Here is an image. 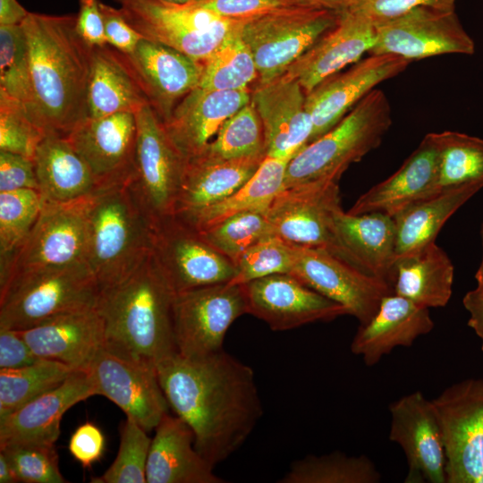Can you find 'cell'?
I'll return each mask as SVG.
<instances>
[{"label": "cell", "instance_id": "1", "mask_svg": "<svg viewBox=\"0 0 483 483\" xmlns=\"http://www.w3.org/2000/svg\"><path fill=\"white\" fill-rule=\"evenodd\" d=\"M157 371L169 407L213 467L245 443L263 416L253 369L224 349L196 358L176 352L157 362Z\"/></svg>", "mask_w": 483, "mask_h": 483}, {"label": "cell", "instance_id": "2", "mask_svg": "<svg viewBox=\"0 0 483 483\" xmlns=\"http://www.w3.org/2000/svg\"><path fill=\"white\" fill-rule=\"evenodd\" d=\"M29 49L31 121L45 133L67 137L88 116L92 47L76 30V15L30 12L21 23Z\"/></svg>", "mask_w": 483, "mask_h": 483}, {"label": "cell", "instance_id": "3", "mask_svg": "<svg viewBox=\"0 0 483 483\" xmlns=\"http://www.w3.org/2000/svg\"><path fill=\"white\" fill-rule=\"evenodd\" d=\"M174 295L151 252L125 278L100 291L97 309L105 324L104 346L156 366L176 353Z\"/></svg>", "mask_w": 483, "mask_h": 483}, {"label": "cell", "instance_id": "4", "mask_svg": "<svg viewBox=\"0 0 483 483\" xmlns=\"http://www.w3.org/2000/svg\"><path fill=\"white\" fill-rule=\"evenodd\" d=\"M86 218V263L100 291L122 281L152 252L153 223L128 183L89 196Z\"/></svg>", "mask_w": 483, "mask_h": 483}, {"label": "cell", "instance_id": "5", "mask_svg": "<svg viewBox=\"0 0 483 483\" xmlns=\"http://www.w3.org/2000/svg\"><path fill=\"white\" fill-rule=\"evenodd\" d=\"M393 123L386 95L378 89L362 98L334 128L289 162L284 189L339 182L348 167L378 148Z\"/></svg>", "mask_w": 483, "mask_h": 483}, {"label": "cell", "instance_id": "6", "mask_svg": "<svg viewBox=\"0 0 483 483\" xmlns=\"http://www.w3.org/2000/svg\"><path fill=\"white\" fill-rule=\"evenodd\" d=\"M99 293L85 262L20 272L0 285V327L25 330L60 314L96 307Z\"/></svg>", "mask_w": 483, "mask_h": 483}, {"label": "cell", "instance_id": "7", "mask_svg": "<svg viewBox=\"0 0 483 483\" xmlns=\"http://www.w3.org/2000/svg\"><path fill=\"white\" fill-rule=\"evenodd\" d=\"M338 182H318L284 189L265 215L274 236L284 242L326 250L368 274L336 230L335 216L342 208Z\"/></svg>", "mask_w": 483, "mask_h": 483}, {"label": "cell", "instance_id": "8", "mask_svg": "<svg viewBox=\"0 0 483 483\" xmlns=\"http://www.w3.org/2000/svg\"><path fill=\"white\" fill-rule=\"evenodd\" d=\"M340 13L296 7L243 20L241 35L253 55L258 84L284 75L291 64L335 26Z\"/></svg>", "mask_w": 483, "mask_h": 483}, {"label": "cell", "instance_id": "9", "mask_svg": "<svg viewBox=\"0 0 483 483\" xmlns=\"http://www.w3.org/2000/svg\"><path fill=\"white\" fill-rule=\"evenodd\" d=\"M134 174L128 186L153 225L175 214L187 158L149 105L135 113Z\"/></svg>", "mask_w": 483, "mask_h": 483}, {"label": "cell", "instance_id": "10", "mask_svg": "<svg viewBox=\"0 0 483 483\" xmlns=\"http://www.w3.org/2000/svg\"><path fill=\"white\" fill-rule=\"evenodd\" d=\"M143 38L172 47L203 63L240 20L225 19L191 3L114 0Z\"/></svg>", "mask_w": 483, "mask_h": 483}, {"label": "cell", "instance_id": "11", "mask_svg": "<svg viewBox=\"0 0 483 483\" xmlns=\"http://www.w3.org/2000/svg\"><path fill=\"white\" fill-rule=\"evenodd\" d=\"M446 458V483H479L483 473V378L456 382L432 399Z\"/></svg>", "mask_w": 483, "mask_h": 483}, {"label": "cell", "instance_id": "12", "mask_svg": "<svg viewBox=\"0 0 483 483\" xmlns=\"http://www.w3.org/2000/svg\"><path fill=\"white\" fill-rule=\"evenodd\" d=\"M88 199L65 203L44 200L25 241L0 264V285L20 272L86 263Z\"/></svg>", "mask_w": 483, "mask_h": 483}, {"label": "cell", "instance_id": "13", "mask_svg": "<svg viewBox=\"0 0 483 483\" xmlns=\"http://www.w3.org/2000/svg\"><path fill=\"white\" fill-rule=\"evenodd\" d=\"M244 314L242 284H216L175 293L173 321L177 352L196 358L224 349L230 326Z\"/></svg>", "mask_w": 483, "mask_h": 483}, {"label": "cell", "instance_id": "14", "mask_svg": "<svg viewBox=\"0 0 483 483\" xmlns=\"http://www.w3.org/2000/svg\"><path fill=\"white\" fill-rule=\"evenodd\" d=\"M152 255L175 293L228 283L236 275L233 262L175 215L153 225Z\"/></svg>", "mask_w": 483, "mask_h": 483}, {"label": "cell", "instance_id": "15", "mask_svg": "<svg viewBox=\"0 0 483 483\" xmlns=\"http://www.w3.org/2000/svg\"><path fill=\"white\" fill-rule=\"evenodd\" d=\"M369 55H394L410 62L446 54L473 55L475 44L454 9L420 6L374 22Z\"/></svg>", "mask_w": 483, "mask_h": 483}, {"label": "cell", "instance_id": "16", "mask_svg": "<svg viewBox=\"0 0 483 483\" xmlns=\"http://www.w3.org/2000/svg\"><path fill=\"white\" fill-rule=\"evenodd\" d=\"M97 394L115 403L126 416L151 431L168 413L157 366L103 346L88 369Z\"/></svg>", "mask_w": 483, "mask_h": 483}, {"label": "cell", "instance_id": "17", "mask_svg": "<svg viewBox=\"0 0 483 483\" xmlns=\"http://www.w3.org/2000/svg\"><path fill=\"white\" fill-rule=\"evenodd\" d=\"M290 272L308 287L343 305L360 323H368L383 298L393 292L386 282L369 275L329 252L293 246Z\"/></svg>", "mask_w": 483, "mask_h": 483}, {"label": "cell", "instance_id": "18", "mask_svg": "<svg viewBox=\"0 0 483 483\" xmlns=\"http://www.w3.org/2000/svg\"><path fill=\"white\" fill-rule=\"evenodd\" d=\"M390 441L402 450L406 483H446V458L438 418L432 400L414 391L392 402Z\"/></svg>", "mask_w": 483, "mask_h": 483}, {"label": "cell", "instance_id": "19", "mask_svg": "<svg viewBox=\"0 0 483 483\" xmlns=\"http://www.w3.org/2000/svg\"><path fill=\"white\" fill-rule=\"evenodd\" d=\"M247 314L273 331H286L349 315L341 304L305 285L291 274H274L242 284Z\"/></svg>", "mask_w": 483, "mask_h": 483}, {"label": "cell", "instance_id": "20", "mask_svg": "<svg viewBox=\"0 0 483 483\" xmlns=\"http://www.w3.org/2000/svg\"><path fill=\"white\" fill-rule=\"evenodd\" d=\"M410 63L394 55H369L321 81L306 95L313 124L309 143L329 131L378 84L404 72Z\"/></svg>", "mask_w": 483, "mask_h": 483}, {"label": "cell", "instance_id": "21", "mask_svg": "<svg viewBox=\"0 0 483 483\" xmlns=\"http://www.w3.org/2000/svg\"><path fill=\"white\" fill-rule=\"evenodd\" d=\"M66 138L89 165L99 188L131 180L137 140L135 114L88 117Z\"/></svg>", "mask_w": 483, "mask_h": 483}, {"label": "cell", "instance_id": "22", "mask_svg": "<svg viewBox=\"0 0 483 483\" xmlns=\"http://www.w3.org/2000/svg\"><path fill=\"white\" fill-rule=\"evenodd\" d=\"M123 55L148 105L163 123L199 85L203 63L172 47L142 38L133 52Z\"/></svg>", "mask_w": 483, "mask_h": 483}, {"label": "cell", "instance_id": "23", "mask_svg": "<svg viewBox=\"0 0 483 483\" xmlns=\"http://www.w3.org/2000/svg\"><path fill=\"white\" fill-rule=\"evenodd\" d=\"M262 123L266 157L291 160L309 144L313 124L300 83L284 75L251 90Z\"/></svg>", "mask_w": 483, "mask_h": 483}, {"label": "cell", "instance_id": "24", "mask_svg": "<svg viewBox=\"0 0 483 483\" xmlns=\"http://www.w3.org/2000/svg\"><path fill=\"white\" fill-rule=\"evenodd\" d=\"M376 40L374 22L351 9L339 14L326 32L284 72L300 83L306 95L326 78L360 61Z\"/></svg>", "mask_w": 483, "mask_h": 483}, {"label": "cell", "instance_id": "25", "mask_svg": "<svg viewBox=\"0 0 483 483\" xmlns=\"http://www.w3.org/2000/svg\"><path fill=\"white\" fill-rule=\"evenodd\" d=\"M88 369L74 370L62 384L0 418V446L15 443L55 444L64 414L96 395Z\"/></svg>", "mask_w": 483, "mask_h": 483}, {"label": "cell", "instance_id": "26", "mask_svg": "<svg viewBox=\"0 0 483 483\" xmlns=\"http://www.w3.org/2000/svg\"><path fill=\"white\" fill-rule=\"evenodd\" d=\"M18 333L38 358L73 369H88L105 344V324L97 306L60 314Z\"/></svg>", "mask_w": 483, "mask_h": 483}, {"label": "cell", "instance_id": "27", "mask_svg": "<svg viewBox=\"0 0 483 483\" xmlns=\"http://www.w3.org/2000/svg\"><path fill=\"white\" fill-rule=\"evenodd\" d=\"M438 163L436 132L424 136L400 168L361 194L348 213L381 212L392 216L434 194Z\"/></svg>", "mask_w": 483, "mask_h": 483}, {"label": "cell", "instance_id": "28", "mask_svg": "<svg viewBox=\"0 0 483 483\" xmlns=\"http://www.w3.org/2000/svg\"><path fill=\"white\" fill-rule=\"evenodd\" d=\"M429 309L394 292L385 296L374 317L360 325L351 352L372 367L396 347H409L434 328Z\"/></svg>", "mask_w": 483, "mask_h": 483}, {"label": "cell", "instance_id": "29", "mask_svg": "<svg viewBox=\"0 0 483 483\" xmlns=\"http://www.w3.org/2000/svg\"><path fill=\"white\" fill-rule=\"evenodd\" d=\"M251 90H208L197 87L174 108L165 127L188 159L200 153L223 123L250 101Z\"/></svg>", "mask_w": 483, "mask_h": 483}, {"label": "cell", "instance_id": "30", "mask_svg": "<svg viewBox=\"0 0 483 483\" xmlns=\"http://www.w3.org/2000/svg\"><path fill=\"white\" fill-rule=\"evenodd\" d=\"M148 452L147 483H224L195 448L194 434L177 415L166 413L155 428Z\"/></svg>", "mask_w": 483, "mask_h": 483}, {"label": "cell", "instance_id": "31", "mask_svg": "<svg viewBox=\"0 0 483 483\" xmlns=\"http://www.w3.org/2000/svg\"><path fill=\"white\" fill-rule=\"evenodd\" d=\"M265 158H225L206 148L189 157L174 215L192 213L230 196L254 175Z\"/></svg>", "mask_w": 483, "mask_h": 483}, {"label": "cell", "instance_id": "32", "mask_svg": "<svg viewBox=\"0 0 483 483\" xmlns=\"http://www.w3.org/2000/svg\"><path fill=\"white\" fill-rule=\"evenodd\" d=\"M34 163L39 192L45 201H76L100 189L89 165L66 137L45 135Z\"/></svg>", "mask_w": 483, "mask_h": 483}, {"label": "cell", "instance_id": "33", "mask_svg": "<svg viewBox=\"0 0 483 483\" xmlns=\"http://www.w3.org/2000/svg\"><path fill=\"white\" fill-rule=\"evenodd\" d=\"M340 239L365 271L393 288L396 261V226L392 216L371 212L352 215L340 208L335 216Z\"/></svg>", "mask_w": 483, "mask_h": 483}, {"label": "cell", "instance_id": "34", "mask_svg": "<svg viewBox=\"0 0 483 483\" xmlns=\"http://www.w3.org/2000/svg\"><path fill=\"white\" fill-rule=\"evenodd\" d=\"M87 104L90 118L135 114L148 105L124 55L109 45L92 47Z\"/></svg>", "mask_w": 483, "mask_h": 483}, {"label": "cell", "instance_id": "35", "mask_svg": "<svg viewBox=\"0 0 483 483\" xmlns=\"http://www.w3.org/2000/svg\"><path fill=\"white\" fill-rule=\"evenodd\" d=\"M393 292L427 309L443 308L453 293L454 267L436 242L396 259Z\"/></svg>", "mask_w": 483, "mask_h": 483}, {"label": "cell", "instance_id": "36", "mask_svg": "<svg viewBox=\"0 0 483 483\" xmlns=\"http://www.w3.org/2000/svg\"><path fill=\"white\" fill-rule=\"evenodd\" d=\"M481 189L482 182L458 185L417 201L394 215L396 259L434 242L445 222Z\"/></svg>", "mask_w": 483, "mask_h": 483}, {"label": "cell", "instance_id": "37", "mask_svg": "<svg viewBox=\"0 0 483 483\" xmlns=\"http://www.w3.org/2000/svg\"><path fill=\"white\" fill-rule=\"evenodd\" d=\"M289 161L266 157L254 175L230 196L192 213L175 216L201 231L239 213L265 212L284 190Z\"/></svg>", "mask_w": 483, "mask_h": 483}, {"label": "cell", "instance_id": "38", "mask_svg": "<svg viewBox=\"0 0 483 483\" xmlns=\"http://www.w3.org/2000/svg\"><path fill=\"white\" fill-rule=\"evenodd\" d=\"M238 21L219 46L203 62L199 87L208 90H242L258 80L253 55L241 35Z\"/></svg>", "mask_w": 483, "mask_h": 483}, {"label": "cell", "instance_id": "39", "mask_svg": "<svg viewBox=\"0 0 483 483\" xmlns=\"http://www.w3.org/2000/svg\"><path fill=\"white\" fill-rule=\"evenodd\" d=\"M381 474L366 455L335 451L307 455L292 462L279 483H378Z\"/></svg>", "mask_w": 483, "mask_h": 483}, {"label": "cell", "instance_id": "40", "mask_svg": "<svg viewBox=\"0 0 483 483\" xmlns=\"http://www.w3.org/2000/svg\"><path fill=\"white\" fill-rule=\"evenodd\" d=\"M436 136L438 163L433 195L465 183H483V140L453 131Z\"/></svg>", "mask_w": 483, "mask_h": 483}, {"label": "cell", "instance_id": "41", "mask_svg": "<svg viewBox=\"0 0 483 483\" xmlns=\"http://www.w3.org/2000/svg\"><path fill=\"white\" fill-rule=\"evenodd\" d=\"M74 370L45 359L18 369H0V418L56 387Z\"/></svg>", "mask_w": 483, "mask_h": 483}, {"label": "cell", "instance_id": "42", "mask_svg": "<svg viewBox=\"0 0 483 483\" xmlns=\"http://www.w3.org/2000/svg\"><path fill=\"white\" fill-rule=\"evenodd\" d=\"M0 91L20 102L30 117L32 89L29 49L21 25H0Z\"/></svg>", "mask_w": 483, "mask_h": 483}, {"label": "cell", "instance_id": "43", "mask_svg": "<svg viewBox=\"0 0 483 483\" xmlns=\"http://www.w3.org/2000/svg\"><path fill=\"white\" fill-rule=\"evenodd\" d=\"M44 205L38 190L0 192V264L8 260L25 241Z\"/></svg>", "mask_w": 483, "mask_h": 483}, {"label": "cell", "instance_id": "44", "mask_svg": "<svg viewBox=\"0 0 483 483\" xmlns=\"http://www.w3.org/2000/svg\"><path fill=\"white\" fill-rule=\"evenodd\" d=\"M199 232L212 248L234 265L248 248L274 235L262 211L239 213Z\"/></svg>", "mask_w": 483, "mask_h": 483}, {"label": "cell", "instance_id": "45", "mask_svg": "<svg viewBox=\"0 0 483 483\" xmlns=\"http://www.w3.org/2000/svg\"><path fill=\"white\" fill-rule=\"evenodd\" d=\"M205 148L225 158L266 156L264 130L252 102L231 115Z\"/></svg>", "mask_w": 483, "mask_h": 483}, {"label": "cell", "instance_id": "46", "mask_svg": "<svg viewBox=\"0 0 483 483\" xmlns=\"http://www.w3.org/2000/svg\"><path fill=\"white\" fill-rule=\"evenodd\" d=\"M117 455L109 468L93 483H145L151 438L132 418L126 416L120 429Z\"/></svg>", "mask_w": 483, "mask_h": 483}, {"label": "cell", "instance_id": "47", "mask_svg": "<svg viewBox=\"0 0 483 483\" xmlns=\"http://www.w3.org/2000/svg\"><path fill=\"white\" fill-rule=\"evenodd\" d=\"M17 482L64 483L55 444L15 443L0 446Z\"/></svg>", "mask_w": 483, "mask_h": 483}, {"label": "cell", "instance_id": "48", "mask_svg": "<svg viewBox=\"0 0 483 483\" xmlns=\"http://www.w3.org/2000/svg\"><path fill=\"white\" fill-rule=\"evenodd\" d=\"M292 262V245L273 235L250 246L241 255L235 263L236 275L228 283L244 284L274 274H290Z\"/></svg>", "mask_w": 483, "mask_h": 483}, {"label": "cell", "instance_id": "49", "mask_svg": "<svg viewBox=\"0 0 483 483\" xmlns=\"http://www.w3.org/2000/svg\"><path fill=\"white\" fill-rule=\"evenodd\" d=\"M44 137L23 106L0 91V150L34 159Z\"/></svg>", "mask_w": 483, "mask_h": 483}, {"label": "cell", "instance_id": "50", "mask_svg": "<svg viewBox=\"0 0 483 483\" xmlns=\"http://www.w3.org/2000/svg\"><path fill=\"white\" fill-rule=\"evenodd\" d=\"M191 4L230 20H249L284 9L305 7L293 0H193Z\"/></svg>", "mask_w": 483, "mask_h": 483}, {"label": "cell", "instance_id": "51", "mask_svg": "<svg viewBox=\"0 0 483 483\" xmlns=\"http://www.w3.org/2000/svg\"><path fill=\"white\" fill-rule=\"evenodd\" d=\"M456 0H356L349 8L373 22L393 19L420 6L454 9Z\"/></svg>", "mask_w": 483, "mask_h": 483}, {"label": "cell", "instance_id": "52", "mask_svg": "<svg viewBox=\"0 0 483 483\" xmlns=\"http://www.w3.org/2000/svg\"><path fill=\"white\" fill-rule=\"evenodd\" d=\"M38 189L34 159L0 150V192Z\"/></svg>", "mask_w": 483, "mask_h": 483}, {"label": "cell", "instance_id": "53", "mask_svg": "<svg viewBox=\"0 0 483 483\" xmlns=\"http://www.w3.org/2000/svg\"><path fill=\"white\" fill-rule=\"evenodd\" d=\"M106 44L123 54L134 51L142 36L125 19L120 8L100 2Z\"/></svg>", "mask_w": 483, "mask_h": 483}, {"label": "cell", "instance_id": "54", "mask_svg": "<svg viewBox=\"0 0 483 483\" xmlns=\"http://www.w3.org/2000/svg\"><path fill=\"white\" fill-rule=\"evenodd\" d=\"M105 436L98 427L86 422L78 427L69 441V451L83 467H90L105 451Z\"/></svg>", "mask_w": 483, "mask_h": 483}, {"label": "cell", "instance_id": "55", "mask_svg": "<svg viewBox=\"0 0 483 483\" xmlns=\"http://www.w3.org/2000/svg\"><path fill=\"white\" fill-rule=\"evenodd\" d=\"M39 360L18 331L0 327V369H18Z\"/></svg>", "mask_w": 483, "mask_h": 483}, {"label": "cell", "instance_id": "56", "mask_svg": "<svg viewBox=\"0 0 483 483\" xmlns=\"http://www.w3.org/2000/svg\"><path fill=\"white\" fill-rule=\"evenodd\" d=\"M79 13L76 14V30L79 35L90 47L107 45L100 0H79Z\"/></svg>", "mask_w": 483, "mask_h": 483}, {"label": "cell", "instance_id": "57", "mask_svg": "<svg viewBox=\"0 0 483 483\" xmlns=\"http://www.w3.org/2000/svg\"><path fill=\"white\" fill-rule=\"evenodd\" d=\"M462 304L469 313L468 326L480 339L483 352V288L476 286L469 291L462 299Z\"/></svg>", "mask_w": 483, "mask_h": 483}, {"label": "cell", "instance_id": "58", "mask_svg": "<svg viewBox=\"0 0 483 483\" xmlns=\"http://www.w3.org/2000/svg\"><path fill=\"white\" fill-rule=\"evenodd\" d=\"M29 13L17 0H0V25H21Z\"/></svg>", "mask_w": 483, "mask_h": 483}, {"label": "cell", "instance_id": "59", "mask_svg": "<svg viewBox=\"0 0 483 483\" xmlns=\"http://www.w3.org/2000/svg\"><path fill=\"white\" fill-rule=\"evenodd\" d=\"M302 6L340 13L348 10L356 0H293Z\"/></svg>", "mask_w": 483, "mask_h": 483}, {"label": "cell", "instance_id": "60", "mask_svg": "<svg viewBox=\"0 0 483 483\" xmlns=\"http://www.w3.org/2000/svg\"><path fill=\"white\" fill-rule=\"evenodd\" d=\"M0 482L14 483L17 482L13 470L6 456L0 452Z\"/></svg>", "mask_w": 483, "mask_h": 483}, {"label": "cell", "instance_id": "61", "mask_svg": "<svg viewBox=\"0 0 483 483\" xmlns=\"http://www.w3.org/2000/svg\"><path fill=\"white\" fill-rule=\"evenodd\" d=\"M480 234H481V238H482V245H483V224L481 225V229H480ZM475 279L477 281V286L478 287H480V288H483V257H482V260H481V263L475 274Z\"/></svg>", "mask_w": 483, "mask_h": 483}, {"label": "cell", "instance_id": "62", "mask_svg": "<svg viewBox=\"0 0 483 483\" xmlns=\"http://www.w3.org/2000/svg\"><path fill=\"white\" fill-rule=\"evenodd\" d=\"M167 3H173V4H186L193 2V0H160Z\"/></svg>", "mask_w": 483, "mask_h": 483}, {"label": "cell", "instance_id": "63", "mask_svg": "<svg viewBox=\"0 0 483 483\" xmlns=\"http://www.w3.org/2000/svg\"><path fill=\"white\" fill-rule=\"evenodd\" d=\"M479 483H483V473H482V475H481V478H480V479H479Z\"/></svg>", "mask_w": 483, "mask_h": 483}]
</instances>
